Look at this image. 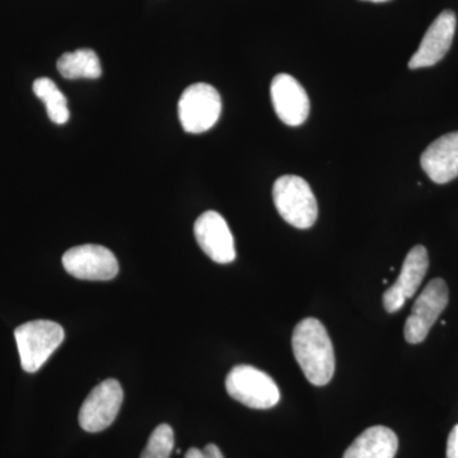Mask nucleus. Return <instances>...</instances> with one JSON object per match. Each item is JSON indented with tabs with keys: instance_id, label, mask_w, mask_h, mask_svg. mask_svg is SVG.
<instances>
[{
	"instance_id": "obj_20",
	"label": "nucleus",
	"mask_w": 458,
	"mask_h": 458,
	"mask_svg": "<svg viewBox=\"0 0 458 458\" xmlns=\"http://www.w3.org/2000/svg\"><path fill=\"white\" fill-rule=\"evenodd\" d=\"M366 2H372V3H386V2H390V0H366Z\"/></svg>"
},
{
	"instance_id": "obj_2",
	"label": "nucleus",
	"mask_w": 458,
	"mask_h": 458,
	"mask_svg": "<svg viewBox=\"0 0 458 458\" xmlns=\"http://www.w3.org/2000/svg\"><path fill=\"white\" fill-rule=\"evenodd\" d=\"M274 204L280 216L298 229L311 228L318 221V200L311 186L302 177L285 174L273 188Z\"/></svg>"
},
{
	"instance_id": "obj_13",
	"label": "nucleus",
	"mask_w": 458,
	"mask_h": 458,
	"mask_svg": "<svg viewBox=\"0 0 458 458\" xmlns=\"http://www.w3.org/2000/svg\"><path fill=\"white\" fill-rule=\"evenodd\" d=\"M420 165L433 182H451L458 177V131L434 140L421 155Z\"/></svg>"
},
{
	"instance_id": "obj_14",
	"label": "nucleus",
	"mask_w": 458,
	"mask_h": 458,
	"mask_svg": "<svg viewBox=\"0 0 458 458\" xmlns=\"http://www.w3.org/2000/svg\"><path fill=\"white\" fill-rule=\"evenodd\" d=\"M399 438L390 428L370 427L346 448L343 458H394Z\"/></svg>"
},
{
	"instance_id": "obj_1",
	"label": "nucleus",
	"mask_w": 458,
	"mask_h": 458,
	"mask_svg": "<svg viewBox=\"0 0 458 458\" xmlns=\"http://www.w3.org/2000/svg\"><path fill=\"white\" fill-rule=\"evenodd\" d=\"M295 360L312 385H327L335 373V352L327 327L318 318H304L292 336Z\"/></svg>"
},
{
	"instance_id": "obj_17",
	"label": "nucleus",
	"mask_w": 458,
	"mask_h": 458,
	"mask_svg": "<svg viewBox=\"0 0 458 458\" xmlns=\"http://www.w3.org/2000/svg\"><path fill=\"white\" fill-rule=\"evenodd\" d=\"M174 447V429L168 424H161L150 434L140 458H170Z\"/></svg>"
},
{
	"instance_id": "obj_3",
	"label": "nucleus",
	"mask_w": 458,
	"mask_h": 458,
	"mask_svg": "<svg viewBox=\"0 0 458 458\" xmlns=\"http://www.w3.org/2000/svg\"><path fill=\"white\" fill-rule=\"evenodd\" d=\"M64 330L49 319L26 322L14 331L21 366L29 373L38 372L62 345Z\"/></svg>"
},
{
	"instance_id": "obj_4",
	"label": "nucleus",
	"mask_w": 458,
	"mask_h": 458,
	"mask_svg": "<svg viewBox=\"0 0 458 458\" xmlns=\"http://www.w3.org/2000/svg\"><path fill=\"white\" fill-rule=\"evenodd\" d=\"M225 388L232 399L250 409H271L280 400L276 381L267 373L246 364L232 369L225 378Z\"/></svg>"
},
{
	"instance_id": "obj_11",
	"label": "nucleus",
	"mask_w": 458,
	"mask_h": 458,
	"mask_svg": "<svg viewBox=\"0 0 458 458\" xmlns=\"http://www.w3.org/2000/svg\"><path fill=\"white\" fill-rule=\"evenodd\" d=\"M274 110L285 125L300 126L310 114V98L306 89L289 74H278L271 82Z\"/></svg>"
},
{
	"instance_id": "obj_19",
	"label": "nucleus",
	"mask_w": 458,
	"mask_h": 458,
	"mask_svg": "<svg viewBox=\"0 0 458 458\" xmlns=\"http://www.w3.org/2000/svg\"><path fill=\"white\" fill-rule=\"evenodd\" d=\"M447 458H458V424L454 427L448 436Z\"/></svg>"
},
{
	"instance_id": "obj_8",
	"label": "nucleus",
	"mask_w": 458,
	"mask_h": 458,
	"mask_svg": "<svg viewBox=\"0 0 458 458\" xmlns=\"http://www.w3.org/2000/svg\"><path fill=\"white\" fill-rule=\"evenodd\" d=\"M66 273L81 280H111L119 273V262L113 252L99 245H82L68 250L63 256Z\"/></svg>"
},
{
	"instance_id": "obj_10",
	"label": "nucleus",
	"mask_w": 458,
	"mask_h": 458,
	"mask_svg": "<svg viewBox=\"0 0 458 458\" xmlns=\"http://www.w3.org/2000/svg\"><path fill=\"white\" fill-rule=\"evenodd\" d=\"M195 238L214 262L229 264L236 260L234 238L221 214L209 210L201 214L194 225Z\"/></svg>"
},
{
	"instance_id": "obj_6",
	"label": "nucleus",
	"mask_w": 458,
	"mask_h": 458,
	"mask_svg": "<svg viewBox=\"0 0 458 458\" xmlns=\"http://www.w3.org/2000/svg\"><path fill=\"white\" fill-rule=\"evenodd\" d=\"M450 301V292L445 280L436 278L428 283L412 306L411 313L406 319L405 340L409 344H420L427 339L430 328L445 311Z\"/></svg>"
},
{
	"instance_id": "obj_12",
	"label": "nucleus",
	"mask_w": 458,
	"mask_h": 458,
	"mask_svg": "<svg viewBox=\"0 0 458 458\" xmlns=\"http://www.w3.org/2000/svg\"><path fill=\"white\" fill-rule=\"evenodd\" d=\"M457 18L452 11H443L434 20L417 53L409 62L410 69L428 68L441 62L450 50L456 32Z\"/></svg>"
},
{
	"instance_id": "obj_16",
	"label": "nucleus",
	"mask_w": 458,
	"mask_h": 458,
	"mask_svg": "<svg viewBox=\"0 0 458 458\" xmlns=\"http://www.w3.org/2000/svg\"><path fill=\"white\" fill-rule=\"evenodd\" d=\"M33 93L44 102L50 120L57 125H63L71 117L68 101L62 90L57 89L50 78H38L33 83Z\"/></svg>"
},
{
	"instance_id": "obj_7",
	"label": "nucleus",
	"mask_w": 458,
	"mask_h": 458,
	"mask_svg": "<svg viewBox=\"0 0 458 458\" xmlns=\"http://www.w3.org/2000/svg\"><path fill=\"white\" fill-rule=\"evenodd\" d=\"M123 400V387L116 379H106L96 386L81 406V428L89 433L107 429L119 414Z\"/></svg>"
},
{
	"instance_id": "obj_15",
	"label": "nucleus",
	"mask_w": 458,
	"mask_h": 458,
	"mask_svg": "<svg viewBox=\"0 0 458 458\" xmlns=\"http://www.w3.org/2000/svg\"><path fill=\"white\" fill-rule=\"evenodd\" d=\"M56 65L57 71L65 80H98L102 74L98 54L89 49L65 53L59 57Z\"/></svg>"
},
{
	"instance_id": "obj_5",
	"label": "nucleus",
	"mask_w": 458,
	"mask_h": 458,
	"mask_svg": "<svg viewBox=\"0 0 458 458\" xmlns=\"http://www.w3.org/2000/svg\"><path fill=\"white\" fill-rule=\"evenodd\" d=\"M221 114V96L210 84L195 83L183 90L179 101V119L186 132L201 134L209 131Z\"/></svg>"
},
{
	"instance_id": "obj_9",
	"label": "nucleus",
	"mask_w": 458,
	"mask_h": 458,
	"mask_svg": "<svg viewBox=\"0 0 458 458\" xmlns=\"http://www.w3.org/2000/svg\"><path fill=\"white\" fill-rule=\"evenodd\" d=\"M429 258L426 247L418 245L410 250L401 267L399 278L384 294V307L388 313L403 309L410 298L414 297L427 276Z\"/></svg>"
},
{
	"instance_id": "obj_18",
	"label": "nucleus",
	"mask_w": 458,
	"mask_h": 458,
	"mask_svg": "<svg viewBox=\"0 0 458 458\" xmlns=\"http://www.w3.org/2000/svg\"><path fill=\"white\" fill-rule=\"evenodd\" d=\"M185 458H225L221 450L216 445H205L204 450H198V448H190L186 452Z\"/></svg>"
}]
</instances>
